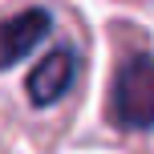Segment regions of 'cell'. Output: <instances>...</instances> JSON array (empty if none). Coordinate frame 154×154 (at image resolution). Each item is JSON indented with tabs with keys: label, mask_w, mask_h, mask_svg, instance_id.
<instances>
[{
	"label": "cell",
	"mask_w": 154,
	"mask_h": 154,
	"mask_svg": "<svg viewBox=\"0 0 154 154\" xmlns=\"http://www.w3.org/2000/svg\"><path fill=\"white\" fill-rule=\"evenodd\" d=\"M109 118L122 130H154V61L146 53L130 57L118 69Z\"/></svg>",
	"instance_id": "obj_1"
},
{
	"label": "cell",
	"mask_w": 154,
	"mask_h": 154,
	"mask_svg": "<svg viewBox=\"0 0 154 154\" xmlns=\"http://www.w3.org/2000/svg\"><path fill=\"white\" fill-rule=\"evenodd\" d=\"M73 77H77V57L69 45L53 49L49 57H41V65L29 73V97L32 106H49V101H61L65 93L73 89Z\"/></svg>",
	"instance_id": "obj_2"
},
{
	"label": "cell",
	"mask_w": 154,
	"mask_h": 154,
	"mask_svg": "<svg viewBox=\"0 0 154 154\" xmlns=\"http://www.w3.org/2000/svg\"><path fill=\"white\" fill-rule=\"evenodd\" d=\"M49 12L45 8H24V12L8 16L0 24V69H8L12 61H20L29 49H37L49 37Z\"/></svg>",
	"instance_id": "obj_3"
}]
</instances>
